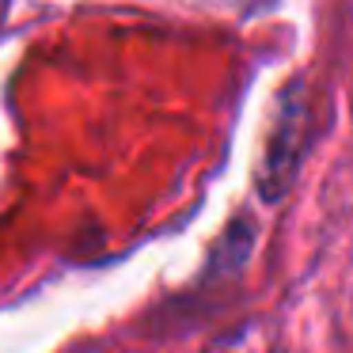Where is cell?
Instances as JSON below:
<instances>
[{"label": "cell", "instance_id": "obj_1", "mask_svg": "<svg viewBox=\"0 0 353 353\" xmlns=\"http://www.w3.org/2000/svg\"><path fill=\"white\" fill-rule=\"evenodd\" d=\"M243 4H247V8L254 12V8H262V4H270V0H243Z\"/></svg>", "mask_w": 353, "mask_h": 353}]
</instances>
